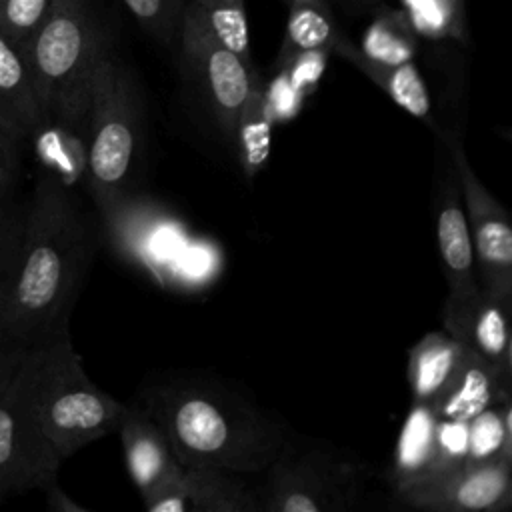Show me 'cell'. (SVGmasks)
<instances>
[{
    "label": "cell",
    "mask_w": 512,
    "mask_h": 512,
    "mask_svg": "<svg viewBox=\"0 0 512 512\" xmlns=\"http://www.w3.org/2000/svg\"><path fill=\"white\" fill-rule=\"evenodd\" d=\"M98 230L78 194L50 170L36 176L16 288L0 336L30 348L70 328V312L96 254Z\"/></svg>",
    "instance_id": "obj_1"
},
{
    "label": "cell",
    "mask_w": 512,
    "mask_h": 512,
    "mask_svg": "<svg viewBox=\"0 0 512 512\" xmlns=\"http://www.w3.org/2000/svg\"><path fill=\"white\" fill-rule=\"evenodd\" d=\"M134 404L156 422L176 460L190 468L262 474L290 434L282 418L212 380L146 384Z\"/></svg>",
    "instance_id": "obj_2"
},
{
    "label": "cell",
    "mask_w": 512,
    "mask_h": 512,
    "mask_svg": "<svg viewBox=\"0 0 512 512\" xmlns=\"http://www.w3.org/2000/svg\"><path fill=\"white\" fill-rule=\"evenodd\" d=\"M24 52L42 124L86 134L92 76L106 52L86 2L54 0Z\"/></svg>",
    "instance_id": "obj_3"
},
{
    "label": "cell",
    "mask_w": 512,
    "mask_h": 512,
    "mask_svg": "<svg viewBox=\"0 0 512 512\" xmlns=\"http://www.w3.org/2000/svg\"><path fill=\"white\" fill-rule=\"evenodd\" d=\"M32 406L62 460L118 430L126 404L96 386L72 346L70 328L28 348Z\"/></svg>",
    "instance_id": "obj_4"
},
{
    "label": "cell",
    "mask_w": 512,
    "mask_h": 512,
    "mask_svg": "<svg viewBox=\"0 0 512 512\" xmlns=\"http://www.w3.org/2000/svg\"><path fill=\"white\" fill-rule=\"evenodd\" d=\"M142 108L128 72L104 52L86 116V186L100 216L132 196L142 150Z\"/></svg>",
    "instance_id": "obj_5"
},
{
    "label": "cell",
    "mask_w": 512,
    "mask_h": 512,
    "mask_svg": "<svg viewBox=\"0 0 512 512\" xmlns=\"http://www.w3.org/2000/svg\"><path fill=\"white\" fill-rule=\"evenodd\" d=\"M264 512H342L364 496L370 466L356 454L290 432L272 464L260 474Z\"/></svg>",
    "instance_id": "obj_6"
},
{
    "label": "cell",
    "mask_w": 512,
    "mask_h": 512,
    "mask_svg": "<svg viewBox=\"0 0 512 512\" xmlns=\"http://www.w3.org/2000/svg\"><path fill=\"white\" fill-rule=\"evenodd\" d=\"M62 462L32 406V362L26 352L0 398V502L58 480Z\"/></svg>",
    "instance_id": "obj_7"
},
{
    "label": "cell",
    "mask_w": 512,
    "mask_h": 512,
    "mask_svg": "<svg viewBox=\"0 0 512 512\" xmlns=\"http://www.w3.org/2000/svg\"><path fill=\"white\" fill-rule=\"evenodd\" d=\"M450 148V158L464 198V214L470 230L474 264L480 286L512 306V226L502 204L488 192L472 170L462 142L442 136Z\"/></svg>",
    "instance_id": "obj_8"
},
{
    "label": "cell",
    "mask_w": 512,
    "mask_h": 512,
    "mask_svg": "<svg viewBox=\"0 0 512 512\" xmlns=\"http://www.w3.org/2000/svg\"><path fill=\"white\" fill-rule=\"evenodd\" d=\"M182 52L202 86L218 128L228 144L234 146L238 124L260 88L258 74L252 64L212 38L186 10L182 18Z\"/></svg>",
    "instance_id": "obj_9"
},
{
    "label": "cell",
    "mask_w": 512,
    "mask_h": 512,
    "mask_svg": "<svg viewBox=\"0 0 512 512\" xmlns=\"http://www.w3.org/2000/svg\"><path fill=\"white\" fill-rule=\"evenodd\" d=\"M400 506L430 512H502L512 504V458L464 460L394 492Z\"/></svg>",
    "instance_id": "obj_10"
},
{
    "label": "cell",
    "mask_w": 512,
    "mask_h": 512,
    "mask_svg": "<svg viewBox=\"0 0 512 512\" xmlns=\"http://www.w3.org/2000/svg\"><path fill=\"white\" fill-rule=\"evenodd\" d=\"M148 512H256L258 488L242 476L210 468L180 466L160 486L142 496Z\"/></svg>",
    "instance_id": "obj_11"
},
{
    "label": "cell",
    "mask_w": 512,
    "mask_h": 512,
    "mask_svg": "<svg viewBox=\"0 0 512 512\" xmlns=\"http://www.w3.org/2000/svg\"><path fill=\"white\" fill-rule=\"evenodd\" d=\"M510 306L482 286L468 294H448L442 310L444 330L504 370H512Z\"/></svg>",
    "instance_id": "obj_12"
},
{
    "label": "cell",
    "mask_w": 512,
    "mask_h": 512,
    "mask_svg": "<svg viewBox=\"0 0 512 512\" xmlns=\"http://www.w3.org/2000/svg\"><path fill=\"white\" fill-rule=\"evenodd\" d=\"M510 372L464 344L456 366L428 406L442 420L468 422L490 406L510 402Z\"/></svg>",
    "instance_id": "obj_13"
},
{
    "label": "cell",
    "mask_w": 512,
    "mask_h": 512,
    "mask_svg": "<svg viewBox=\"0 0 512 512\" xmlns=\"http://www.w3.org/2000/svg\"><path fill=\"white\" fill-rule=\"evenodd\" d=\"M116 432L122 440L126 470L140 496H146L182 466L162 430L136 404H126Z\"/></svg>",
    "instance_id": "obj_14"
},
{
    "label": "cell",
    "mask_w": 512,
    "mask_h": 512,
    "mask_svg": "<svg viewBox=\"0 0 512 512\" xmlns=\"http://www.w3.org/2000/svg\"><path fill=\"white\" fill-rule=\"evenodd\" d=\"M436 240L448 282V294L458 296L480 288L456 172L450 178V182H446L444 190L438 192Z\"/></svg>",
    "instance_id": "obj_15"
},
{
    "label": "cell",
    "mask_w": 512,
    "mask_h": 512,
    "mask_svg": "<svg viewBox=\"0 0 512 512\" xmlns=\"http://www.w3.org/2000/svg\"><path fill=\"white\" fill-rule=\"evenodd\" d=\"M332 52L348 60L352 66H356L364 76H368L382 92H386L408 114L432 124L430 94L414 60L402 62V64H382V62L370 60L368 56L362 54V50L356 44H352L342 34L334 42Z\"/></svg>",
    "instance_id": "obj_16"
},
{
    "label": "cell",
    "mask_w": 512,
    "mask_h": 512,
    "mask_svg": "<svg viewBox=\"0 0 512 512\" xmlns=\"http://www.w3.org/2000/svg\"><path fill=\"white\" fill-rule=\"evenodd\" d=\"M436 424L438 416L428 404H412L394 450L390 468L392 492H400L406 486L440 472L436 452Z\"/></svg>",
    "instance_id": "obj_17"
},
{
    "label": "cell",
    "mask_w": 512,
    "mask_h": 512,
    "mask_svg": "<svg viewBox=\"0 0 512 512\" xmlns=\"http://www.w3.org/2000/svg\"><path fill=\"white\" fill-rule=\"evenodd\" d=\"M464 344L446 330L428 332L408 354V384L414 402L428 404L456 366Z\"/></svg>",
    "instance_id": "obj_18"
},
{
    "label": "cell",
    "mask_w": 512,
    "mask_h": 512,
    "mask_svg": "<svg viewBox=\"0 0 512 512\" xmlns=\"http://www.w3.org/2000/svg\"><path fill=\"white\" fill-rule=\"evenodd\" d=\"M0 98L8 112L30 138L42 124V114L26 60V52L0 34Z\"/></svg>",
    "instance_id": "obj_19"
},
{
    "label": "cell",
    "mask_w": 512,
    "mask_h": 512,
    "mask_svg": "<svg viewBox=\"0 0 512 512\" xmlns=\"http://www.w3.org/2000/svg\"><path fill=\"white\" fill-rule=\"evenodd\" d=\"M338 36L340 32L326 0H290V14L278 62L284 66L296 54L308 50L332 52Z\"/></svg>",
    "instance_id": "obj_20"
},
{
    "label": "cell",
    "mask_w": 512,
    "mask_h": 512,
    "mask_svg": "<svg viewBox=\"0 0 512 512\" xmlns=\"http://www.w3.org/2000/svg\"><path fill=\"white\" fill-rule=\"evenodd\" d=\"M26 214L28 198L18 200L10 194L4 202H0V334L6 326L16 288L26 232Z\"/></svg>",
    "instance_id": "obj_21"
},
{
    "label": "cell",
    "mask_w": 512,
    "mask_h": 512,
    "mask_svg": "<svg viewBox=\"0 0 512 512\" xmlns=\"http://www.w3.org/2000/svg\"><path fill=\"white\" fill-rule=\"evenodd\" d=\"M364 56L382 64L412 62L416 54V32L404 8L380 12L362 36L358 46Z\"/></svg>",
    "instance_id": "obj_22"
},
{
    "label": "cell",
    "mask_w": 512,
    "mask_h": 512,
    "mask_svg": "<svg viewBox=\"0 0 512 512\" xmlns=\"http://www.w3.org/2000/svg\"><path fill=\"white\" fill-rule=\"evenodd\" d=\"M186 12L194 16L212 38L252 64L244 0H190Z\"/></svg>",
    "instance_id": "obj_23"
},
{
    "label": "cell",
    "mask_w": 512,
    "mask_h": 512,
    "mask_svg": "<svg viewBox=\"0 0 512 512\" xmlns=\"http://www.w3.org/2000/svg\"><path fill=\"white\" fill-rule=\"evenodd\" d=\"M512 458L510 402L490 406L468 420V460Z\"/></svg>",
    "instance_id": "obj_24"
},
{
    "label": "cell",
    "mask_w": 512,
    "mask_h": 512,
    "mask_svg": "<svg viewBox=\"0 0 512 512\" xmlns=\"http://www.w3.org/2000/svg\"><path fill=\"white\" fill-rule=\"evenodd\" d=\"M416 34L428 38H464L462 0H402Z\"/></svg>",
    "instance_id": "obj_25"
},
{
    "label": "cell",
    "mask_w": 512,
    "mask_h": 512,
    "mask_svg": "<svg viewBox=\"0 0 512 512\" xmlns=\"http://www.w3.org/2000/svg\"><path fill=\"white\" fill-rule=\"evenodd\" d=\"M54 0H0V34L26 50L32 34L46 18Z\"/></svg>",
    "instance_id": "obj_26"
},
{
    "label": "cell",
    "mask_w": 512,
    "mask_h": 512,
    "mask_svg": "<svg viewBox=\"0 0 512 512\" xmlns=\"http://www.w3.org/2000/svg\"><path fill=\"white\" fill-rule=\"evenodd\" d=\"M128 10L158 38L168 40L172 32V0H122Z\"/></svg>",
    "instance_id": "obj_27"
},
{
    "label": "cell",
    "mask_w": 512,
    "mask_h": 512,
    "mask_svg": "<svg viewBox=\"0 0 512 512\" xmlns=\"http://www.w3.org/2000/svg\"><path fill=\"white\" fill-rule=\"evenodd\" d=\"M22 142L14 140L8 132L0 130V202L12 194V182L18 168Z\"/></svg>",
    "instance_id": "obj_28"
},
{
    "label": "cell",
    "mask_w": 512,
    "mask_h": 512,
    "mask_svg": "<svg viewBox=\"0 0 512 512\" xmlns=\"http://www.w3.org/2000/svg\"><path fill=\"white\" fill-rule=\"evenodd\" d=\"M28 348L0 336V398L8 390L14 374L18 372Z\"/></svg>",
    "instance_id": "obj_29"
},
{
    "label": "cell",
    "mask_w": 512,
    "mask_h": 512,
    "mask_svg": "<svg viewBox=\"0 0 512 512\" xmlns=\"http://www.w3.org/2000/svg\"><path fill=\"white\" fill-rule=\"evenodd\" d=\"M42 490H44V494H46V504H48V508L54 510V512H88L82 504L74 502V500L58 486L56 480L50 482L48 486H44Z\"/></svg>",
    "instance_id": "obj_30"
},
{
    "label": "cell",
    "mask_w": 512,
    "mask_h": 512,
    "mask_svg": "<svg viewBox=\"0 0 512 512\" xmlns=\"http://www.w3.org/2000/svg\"><path fill=\"white\" fill-rule=\"evenodd\" d=\"M0 130L8 132L14 140H18V142H22V144H24V140H26V134L20 130V126L16 124V120L12 118V114L8 112L6 104L2 102V98H0Z\"/></svg>",
    "instance_id": "obj_31"
},
{
    "label": "cell",
    "mask_w": 512,
    "mask_h": 512,
    "mask_svg": "<svg viewBox=\"0 0 512 512\" xmlns=\"http://www.w3.org/2000/svg\"><path fill=\"white\" fill-rule=\"evenodd\" d=\"M172 2H176V0H172Z\"/></svg>",
    "instance_id": "obj_32"
}]
</instances>
